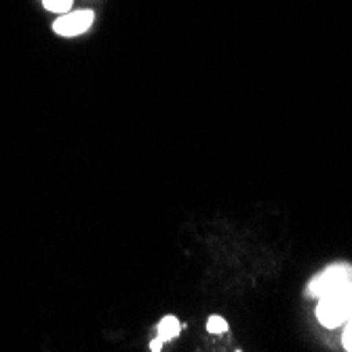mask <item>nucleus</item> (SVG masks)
I'll use <instances>...</instances> for the list:
<instances>
[{
  "instance_id": "1",
  "label": "nucleus",
  "mask_w": 352,
  "mask_h": 352,
  "mask_svg": "<svg viewBox=\"0 0 352 352\" xmlns=\"http://www.w3.org/2000/svg\"><path fill=\"white\" fill-rule=\"evenodd\" d=\"M316 318L325 327L336 329L352 318V280L336 287L333 292L318 298L316 306Z\"/></svg>"
},
{
  "instance_id": "8",
  "label": "nucleus",
  "mask_w": 352,
  "mask_h": 352,
  "mask_svg": "<svg viewBox=\"0 0 352 352\" xmlns=\"http://www.w3.org/2000/svg\"><path fill=\"white\" fill-rule=\"evenodd\" d=\"M163 344H165V342H163L161 338L156 336V338H154V340L150 342V350H152V352H161V350H163Z\"/></svg>"
},
{
  "instance_id": "4",
  "label": "nucleus",
  "mask_w": 352,
  "mask_h": 352,
  "mask_svg": "<svg viewBox=\"0 0 352 352\" xmlns=\"http://www.w3.org/2000/svg\"><path fill=\"white\" fill-rule=\"evenodd\" d=\"M156 331H158V338H161L163 342H169V340H175L182 333V323L173 314H165L161 318V323H158Z\"/></svg>"
},
{
  "instance_id": "6",
  "label": "nucleus",
  "mask_w": 352,
  "mask_h": 352,
  "mask_svg": "<svg viewBox=\"0 0 352 352\" xmlns=\"http://www.w3.org/2000/svg\"><path fill=\"white\" fill-rule=\"evenodd\" d=\"M207 331L209 333H226L228 331V323L223 321V318L219 316V314H213V316H209V321H207Z\"/></svg>"
},
{
  "instance_id": "2",
  "label": "nucleus",
  "mask_w": 352,
  "mask_h": 352,
  "mask_svg": "<svg viewBox=\"0 0 352 352\" xmlns=\"http://www.w3.org/2000/svg\"><path fill=\"white\" fill-rule=\"evenodd\" d=\"M348 280H352V266L350 264H331L310 280L306 294L310 298H323L325 294L333 292L336 287H340Z\"/></svg>"
},
{
  "instance_id": "3",
  "label": "nucleus",
  "mask_w": 352,
  "mask_h": 352,
  "mask_svg": "<svg viewBox=\"0 0 352 352\" xmlns=\"http://www.w3.org/2000/svg\"><path fill=\"white\" fill-rule=\"evenodd\" d=\"M93 19H95V13L91 9L70 11V13H63L53 23V30L59 36H78V34H85V32L91 28Z\"/></svg>"
},
{
  "instance_id": "5",
  "label": "nucleus",
  "mask_w": 352,
  "mask_h": 352,
  "mask_svg": "<svg viewBox=\"0 0 352 352\" xmlns=\"http://www.w3.org/2000/svg\"><path fill=\"white\" fill-rule=\"evenodd\" d=\"M74 0H43V5L51 13H68Z\"/></svg>"
},
{
  "instance_id": "7",
  "label": "nucleus",
  "mask_w": 352,
  "mask_h": 352,
  "mask_svg": "<svg viewBox=\"0 0 352 352\" xmlns=\"http://www.w3.org/2000/svg\"><path fill=\"white\" fill-rule=\"evenodd\" d=\"M342 342H344V348L352 352V318H350V321H348V325H346V329H344Z\"/></svg>"
}]
</instances>
